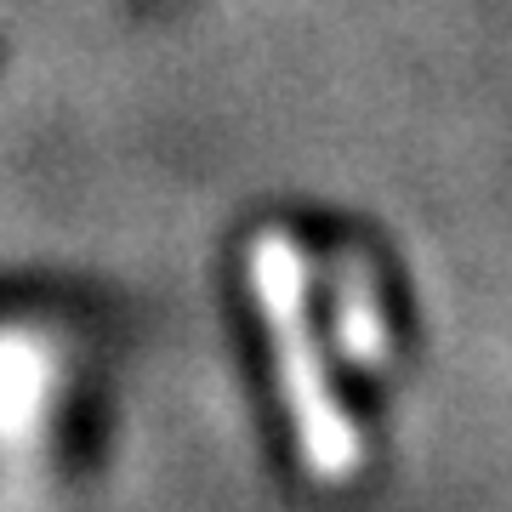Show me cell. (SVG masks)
<instances>
[{"instance_id":"obj_1","label":"cell","mask_w":512,"mask_h":512,"mask_svg":"<svg viewBox=\"0 0 512 512\" xmlns=\"http://www.w3.org/2000/svg\"><path fill=\"white\" fill-rule=\"evenodd\" d=\"M251 279H256V302L268 319V336L279 348V387L291 399L296 433L308 450V467L319 478H342L353 467V433L336 399L325 387V359L313 348L308 330V291H302V256H296L285 228H268L251 251Z\"/></svg>"}]
</instances>
